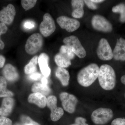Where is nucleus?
<instances>
[{
	"label": "nucleus",
	"instance_id": "obj_1",
	"mask_svg": "<svg viewBox=\"0 0 125 125\" xmlns=\"http://www.w3.org/2000/svg\"><path fill=\"white\" fill-rule=\"evenodd\" d=\"M100 86L105 90L113 89L116 83V76L115 71L111 66L103 64L99 68L98 76Z\"/></svg>",
	"mask_w": 125,
	"mask_h": 125
},
{
	"label": "nucleus",
	"instance_id": "obj_2",
	"mask_svg": "<svg viewBox=\"0 0 125 125\" xmlns=\"http://www.w3.org/2000/svg\"><path fill=\"white\" fill-rule=\"evenodd\" d=\"M99 71L98 65L95 63H92L84 67L78 72V83L83 87H89L98 78Z\"/></svg>",
	"mask_w": 125,
	"mask_h": 125
},
{
	"label": "nucleus",
	"instance_id": "obj_3",
	"mask_svg": "<svg viewBox=\"0 0 125 125\" xmlns=\"http://www.w3.org/2000/svg\"><path fill=\"white\" fill-rule=\"evenodd\" d=\"M113 112L110 108L101 107L94 111L91 118L94 124L98 125H104L108 123L113 117Z\"/></svg>",
	"mask_w": 125,
	"mask_h": 125
},
{
	"label": "nucleus",
	"instance_id": "obj_4",
	"mask_svg": "<svg viewBox=\"0 0 125 125\" xmlns=\"http://www.w3.org/2000/svg\"><path fill=\"white\" fill-rule=\"evenodd\" d=\"M43 44L42 36L39 33H34L27 39L25 46L28 54L32 55L36 54L42 48Z\"/></svg>",
	"mask_w": 125,
	"mask_h": 125
},
{
	"label": "nucleus",
	"instance_id": "obj_5",
	"mask_svg": "<svg viewBox=\"0 0 125 125\" xmlns=\"http://www.w3.org/2000/svg\"><path fill=\"white\" fill-rule=\"evenodd\" d=\"M65 45L71 48L74 53L79 58H84L86 52L79 39L76 36H71L65 38L63 40Z\"/></svg>",
	"mask_w": 125,
	"mask_h": 125
},
{
	"label": "nucleus",
	"instance_id": "obj_6",
	"mask_svg": "<svg viewBox=\"0 0 125 125\" xmlns=\"http://www.w3.org/2000/svg\"><path fill=\"white\" fill-rule=\"evenodd\" d=\"M92 27L98 31L105 33L110 32L113 30V26L109 21L103 16L96 15L92 19Z\"/></svg>",
	"mask_w": 125,
	"mask_h": 125
},
{
	"label": "nucleus",
	"instance_id": "obj_7",
	"mask_svg": "<svg viewBox=\"0 0 125 125\" xmlns=\"http://www.w3.org/2000/svg\"><path fill=\"white\" fill-rule=\"evenodd\" d=\"M98 57L102 61H109L113 58V51L107 40L102 38L99 40L97 49Z\"/></svg>",
	"mask_w": 125,
	"mask_h": 125
},
{
	"label": "nucleus",
	"instance_id": "obj_8",
	"mask_svg": "<svg viewBox=\"0 0 125 125\" xmlns=\"http://www.w3.org/2000/svg\"><path fill=\"white\" fill-rule=\"evenodd\" d=\"M60 98L64 110L69 113H74L78 103L76 96L66 92H62L60 94Z\"/></svg>",
	"mask_w": 125,
	"mask_h": 125
},
{
	"label": "nucleus",
	"instance_id": "obj_9",
	"mask_svg": "<svg viewBox=\"0 0 125 125\" xmlns=\"http://www.w3.org/2000/svg\"><path fill=\"white\" fill-rule=\"evenodd\" d=\"M41 33L45 37L50 36L55 31V21L51 15L46 13L43 16V20L39 27Z\"/></svg>",
	"mask_w": 125,
	"mask_h": 125
},
{
	"label": "nucleus",
	"instance_id": "obj_10",
	"mask_svg": "<svg viewBox=\"0 0 125 125\" xmlns=\"http://www.w3.org/2000/svg\"><path fill=\"white\" fill-rule=\"evenodd\" d=\"M57 98L55 96L51 95L47 99V106L51 111V119L54 122L60 120L64 114L62 108L57 107Z\"/></svg>",
	"mask_w": 125,
	"mask_h": 125
},
{
	"label": "nucleus",
	"instance_id": "obj_11",
	"mask_svg": "<svg viewBox=\"0 0 125 125\" xmlns=\"http://www.w3.org/2000/svg\"><path fill=\"white\" fill-rule=\"evenodd\" d=\"M57 22L62 29L69 32L76 31L80 26V23L77 20L65 16H61L57 19Z\"/></svg>",
	"mask_w": 125,
	"mask_h": 125
},
{
	"label": "nucleus",
	"instance_id": "obj_12",
	"mask_svg": "<svg viewBox=\"0 0 125 125\" xmlns=\"http://www.w3.org/2000/svg\"><path fill=\"white\" fill-rule=\"evenodd\" d=\"M16 13L15 7L9 4L0 11V21L5 24H10L13 21Z\"/></svg>",
	"mask_w": 125,
	"mask_h": 125
},
{
	"label": "nucleus",
	"instance_id": "obj_13",
	"mask_svg": "<svg viewBox=\"0 0 125 125\" xmlns=\"http://www.w3.org/2000/svg\"><path fill=\"white\" fill-rule=\"evenodd\" d=\"M113 58L117 61H125V40L122 38L117 39L113 51Z\"/></svg>",
	"mask_w": 125,
	"mask_h": 125
},
{
	"label": "nucleus",
	"instance_id": "obj_14",
	"mask_svg": "<svg viewBox=\"0 0 125 125\" xmlns=\"http://www.w3.org/2000/svg\"><path fill=\"white\" fill-rule=\"evenodd\" d=\"M49 57L46 53L40 54L38 58V63L42 74L46 78H48L51 73V70L48 65Z\"/></svg>",
	"mask_w": 125,
	"mask_h": 125
},
{
	"label": "nucleus",
	"instance_id": "obj_15",
	"mask_svg": "<svg viewBox=\"0 0 125 125\" xmlns=\"http://www.w3.org/2000/svg\"><path fill=\"white\" fill-rule=\"evenodd\" d=\"M2 73L6 79L10 82H14L18 80L19 78L17 70L11 64H8L5 66Z\"/></svg>",
	"mask_w": 125,
	"mask_h": 125
},
{
	"label": "nucleus",
	"instance_id": "obj_16",
	"mask_svg": "<svg viewBox=\"0 0 125 125\" xmlns=\"http://www.w3.org/2000/svg\"><path fill=\"white\" fill-rule=\"evenodd\" d=\"M28 101L30 103L36 104L39 107L43 108L46 106L47 98L46 96L40 93H33L29 96Z\"/></svg>",
	"mask_w": 125,
	"mask_h": 125
},
{
	"label": "nucleus",
	"instance_id": "obj_17",
	"mask_svg": "<svg viewBox=\"0 0 125 125\" xmlns=\"http://www.w3.org/2000/svg\"><path fill=\"white\" fill-rule=\"evenodd\" d=\"M14 101L11 97H6L2 101L1 106L0 107V115L7 116L10 114L13 110Z\"/></svg>",
	"mask_w": 125,
	"mask_h": 125
},
{
	"label": "nucleus",
	"instance_id": "obj_18",
	"mask_svg": "<svg viewBox=\"0 0 125 125\" xmlns=\"http://www.w3.org/2000/svg\"><path fill=\"white\" fill-rule=\"evenodd\" d=\"M84 1L82 0H73L71 1V5L73 10L72 15L73 18L79 19L82 18L84 14L83 7Z\"/></svg>",
	"mask_w": 125,
	"mask_h": 125
},
{
	"label": "nucleus",
	"instance_id": "obj_19",
	"mask_svg": "<svg viewBox=\"0 0 125 125\" xmlns=\"http://www.w3.org/2000/svg\"><path fill=\"white\" fill-rule=\"evenodd\" d=\"M55 75L63 86H67L69 85L70 75L67 70L64 68L58 67L56 70Z\"/></svg>",
	"mask_w": 125,
	"mask_h": 125
},
{
	"label": "nucleus",
	"instance_id": "obj_20",
	"mask_svg": "<svg viewBox=\"0 0 125 125\" xmlns=\"http://www.w3.org/2000/svg\"><path fill=\"white\" fill-rule=\"evenodd\" d=\"M55 62L58 67L66 68L71 65V60L60 52L55 56Z\"/></svg>",
	"mask_w": 125,
	"mask_h": 125
},
{
	"label": "nucleus",
	"instance_id": "obj_21",
	"mask_svg": "<svg viewBox=\"0 0 125 125\" xmlns=\"http://www.w3.org/2000/svg\"><path fill=\"white\" fill-rule=\"evenodd\" d=\"M31 90L33 93H40L45 96H47L51 92V89L48 85H43L42 83H39L33 84Z\"/></svg>",
	"mask_w": 125,
	"mask_h": 125
},
{
	"label": "nucleus",
	"instance_id": "obj_22",
	"mask_svg": "<svg viewBox=\"0 0 125 125\" xmlns=\"http://www.w3.org/2000/svg\"><path fill=\"white\" fill-rule=\"evenodd\" d=\"M38 57L36 56L33 57L29 63L27 64L24 68V72L27 74H31L37 71V65L38 62Z\"/></svg>",
	"mask_w": 125,
	"mask_h": 125
},
{
	"label": "nucleus",
	"instance_id": "obj_23",
	"mask_svg": "<svg viewBox=\"0 0 125 125\" xmlns=\"http://www.w3.org/2000/svg\"><path fill=\"white\" fill-rule=\"evenodd\" d=\"M112 11L115 13L120 14V21L121 22H125V5L119 4L114 6L112 9Z\"/></svg>",
	"mask_w": 125,
	"mask_h": 125
},
{
	"label": "nucleus",
	"instance_id": "obj_24",
	"mask_svg": "<svg viewBox=\"0 0 125 125\" xmlns=\"http://www.w3.org/2000/svg\"><path fill=\"white\" fill-rule=\"evenodd\" d=\"M59 52L66 56L71 60H73L75 56V54L72 50L71 48L67 45L62 46L60 48Z\"/></svg>",
	"mask_w": 125,
	"mask_h": 125
},
{
	"label": "nucleus",
	"instance_id": "obj_25",
	"mask_svg": "<svg viewBox=\"0 0 125 125\" xmlns=\"http://www.w3.org/2000/svg\"><path fill=\"white\" fill-rule=\"evenodd\" d=\"M14 125H40L39 123L33 121L29 117L22 116L21 118L19 123H16Z\"/></svg>",
	"mask_w": 125,
	"mask_h": 125
},
{
	"label": "nucleus",
	"instance_id": "obj_26",
	"mask_svg": "<svg viewBox=\"0 0 125 125\" xmlns=\"http://www.w3.org/2000/svg\"><path fill=\"white\" fill-rule=\"evenodd\" d=\"M37 2L36 0H22L21 4L25 11L29 10L34 7Z\"/></svg>",
	"mask_w": 125,
	"mask_h": 125
},
{
	"label": "nucleus",
	"instance_id": "obj_27",
	"mask_svg": "<svg viewBox=\"0 0 125 125\" xmlns=\"http://www.w3.org/2000/svg\"><path fill=\"white\" fill-rule=\"evenodd\" d=\"M7 30V28L4 23H0V49H4L5 47L4 42L0 39V36L1 34L6 33Z\"/></svg>",
	"mask_w": 125,
	"mask_h": 125
},
{
	"label": "nucleus",
	"instance_id": "obj_28",
	"mask_svg": "<svg viewBox=\"0 0 125 125\" xmlns=\"http://www.w3.org/2000/svg\"><path fill=\"white\" fill-rule=\"evenodd\" d=\"M14 95L13 92L7 89V88L0 90V97H11Z\"/></svg>",
	"mask_w": 125,
	"mask_h": 125
},
{
	"label": "nucleus",
	"instance_id": "obj_29",
	"mask_svg": "<svg viewBox=\"0 0 125 125\" xmlns=\"http://www.w3.org/2000/svg\"><path fill=\"white\" fill-rule=\"evenodd\" d=\"M86 119L81 117H76L75 121V123L70 125H89L86 123Z\"/></svg>",
	"mask_w": 125,
	"mask_h": 125
},
{
	"label": "nucleus",
	"instance_id": "obj_30",
	"mask_svg": "<svg viewBox=\"0 0 125 125\" xmlns=\"http://www.w3.org/2000/svg\"><path fill=\"white\" fill-rule=\"evenodd\" d=\"M12 121L10 118L4 116H0V125H12Z\"/></svg>",
	"mask_w": 125,
	"mask_h": 125
},
{
	"label": "nucleus",
	"instance_id": "obj_31",
	"mask_svg": "<svg viewBox=\"0 0 125 125\" xmlns=\"http://www.w3.org/2000/svg\"><path fill=\"white\" fill-rule=\"evenodd\" d=\"M111 125H125V118H115L112 122Z\"/></svg>",
	"mask_w": 125,
	"mask_h": 125
},
{
	"label": "nucleus",
	"instance_id": "obj_32",
	"mask_svg": "<svg viewBox=\"0 0 125 125\" xmlns=\"http://www.w3.org/2000/svg\"><path fill=\"white\" fill-rule=\"evenodd\" d=\"M84 3L89 9L92 10H95L97 9V6L95 3L93 2L92 0H84Z\"/></svg>",
	"mask_w": 125,
	"mask_h": 125
},
{
	"label": "nucleus",
	"instance_id": "obj_33",
	"mask_svg": "<svg viewBox=\"0 0 125 125\" xmlns=\"http://www.w3.org/2000/svg\"><path fill=\"white\" fill-rule=\"evenodd\" d=\"M7 87V81L4 77L0 76V90L6 89Z\"/></svg>",
	"mask_w": 125,
	"mask_h": 125
},
{
	"label": "nucleus",
	"instance_id": "obj_34",
	"mask_svg": "<svg viewBox=\"0 0 125 125\" xmlns=\"http://www.w3.org/2000/svg\"><path fill=\"white\" fill-rule=\"evenodd\" d=\"M42 76V75L39 73L35 72L30 75L29 76L30 79L32 80H38L40 79Z\"/></svg>",
	"mask_w": 125,
	"mask_h": 125
},
{
	"label": "nucleus",
	"instance_id": "obj_35",
	"mask_svg": "<svg viewBox=\"0 0 125 125\" xmlns=\"http://www.w3.org/2000/svg\"><path fill=\"white\" fill-rule=\"evenodd\" d=\"M24 27L27 29H31L34 27V24L32 21H27L24 23Z\"/></svg>",
	"mask_w": 125,
	"mask_h": 125
},
{
	"label": "nucleus",
	"instance_id": "obj_36",
	"mask_svg": "<svg viewBox=\"0 0 125 125\" xmlns=\"http://www.w3.org/2000/svg\"><path fill=\"white\" fill-rule=\"evenodd\" d=\"M5 59L3 56L0 55V68H2L4 65Z\"/></svg>",
	"mask_w": 125,
	"mask_h": 125
},
{
	"label": "nucleus",
	"instance_id": "obj_37",
	"mask_svg": "<svg viewBox=\"0 0 125 125\" xmlns=\"http://www.w3.org/2000/svg\"><path fill=\"white\" fill-rule=\"evenodd\" d=\"M41 82H42V83L43 85H48V80L47 78H46L45 76H43L42 78L41 79Z\"/></svg>",
	"mask_w": 125,
	"mask_h": 125
},
{
	"label": "nucleus",
	"instance_id": "obj_38",
	"mask_svg": "<svg viewBox=\"0 0 125 125\" xmlns=\"http://www.w3.org/2000/svg\"><path fill=\"white\" fill-rule=\"evenodd\" d=\"M121 81L122 83L125 85V75H123V76H122L121 78Z\"/></svg>",
	"mask_w": 125,
	"mask_h": 125
},
{
	"label": "nucleus",
	"instance_id": "obj_39",
	"mask_svg": "<svg viewBox=\"0 0 125 125\" xmlns=\"http://www.w3.org/2000/svg\"><path fill=\"white\" fill-rule=\"evenodd\" d=\"M92 1L93 2L95 3H101L104 1V0H92Z\"/></svg>",
	"mask_w": 125,
	"mask_h": 125
}]
</instances>
